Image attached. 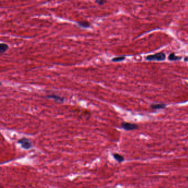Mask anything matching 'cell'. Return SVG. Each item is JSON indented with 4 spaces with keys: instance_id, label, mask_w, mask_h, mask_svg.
Segmentation results:
<instances>
[{
    "instance_id": "1",
    "label": "cell",
    "mask_w": 188,
    "mask_h": 188,
    "mask_svg": "<svg viewBox=\"0 0 188 188\" xmlns=\"http://www.w3.org/2000/svg\"><path fill=\"white\" fill-rule=\"evenodd\" d=\"M146 59L148 61H161L166 59V55L163 52H158L154 55H151L146 56Z\"/></svg>"
},
{
    "instance_id": "2",
    "label": "cell",
    "mask_w": 188,
    "mask_h": 188,
    "mask_svg": "<svg viewBox=\"0 0 188 188\" xmlns=\"http://www.w3.org/2000/svg\"><path fill=\"white\" fill-rule=\"evenodd\" d=\"M18 143L20 144L23 149H30L32 147V143L31 140L25 137L22 138L18 140Z\"/></svg>"
},
{
    "instance_id": "3",
    "label": "cell",
    "mask_w": 188,
    "mask_h": 188,
    "mask_svg": "<svg viewBox=\"0 0 188 188\" xmlns=\"http://www.w3.org/2000/svg\"><path fill=\"white\" fill-rule=\"evenodd\" d=\"M121 127L124 130L126 131H131V130H136L138 129V126L137 125L135 124L129 123L126 122H123L121 124Z\"/></svg>"
},
{
    "instance_id": "4",
    "label": "cell",
    "mask_w": 188,
    "mask_h": 188,
    "mask_svg": "<svg viewBox=\"0 0 188 188\" xmlns=\"http://www.w3.org/2000/svg\"><path fill=\"white\" fill-rule=\"evenodd\" d=\"M48 98H50V99H53L54 100L58 102H63L64 100V98L62 97H61L55 95V94H49L46 97Z\"/></svg>"
},
{
    "instance_id": "5",
    "label": "cell",
    "mask_w": 188,
    "mask_h": 188,
    "mask_svg": "<svg viewBox=\"0 0 188 188\" xmlns=\"http://www.w3.org/2000/svg\"><path fill=\"white\" fill-rule=\"evenodd\" d=\"M166 104L164 103H159V104H152L151 105V109L153 110H158V109H164L166 107Z\"/></svg>"
},
{
    "instance_id": "6",
    "label": "cell",
    "mask_w": 188,
    "mask_h": 188,
    "mask_svg": "<svg viewBox=\"0 0 188 188\" xmlns=\"http://www.w3.org/2000/svg\"><path fill=\"white\" fill-rule=\"evenodd\" d=\"M77 24L79 26H81L82 28H87L91 26V23L89 22H87L86 20L78 21L77 22Z\"/></svg>"
},
{
    "instance_id": "7",
    "label": "cell",
    "mask_w": 188,
    "mask_h": 188,
    "mask_svg": "<svg viewBox=\"0 0 188 188\" xmlns=\"http://www.w3.org/2000/svg\"><path fill=\"white\" fill-rule=\"evenodd\" d=\"M9 48V46L5 43H1L0 44V53L2 54L5 52H6Z\"/></svg>"
},
{
    "instance_id": "8",
    "label": "cell",
    "mask_w": 188,
    "mask_h": 188,
    "mask_svg": "<svg viewBox=\"0 0 188 188\" xmlns=\"http://www.w3.org/2000/svg\"><path fill=\"white\" fill-rule=\"evenodd\" d=\"M168 59L169 60H170V61H178V60H181L182 57L176 56L175 54L172 53L169 55Z\"/></svg>"
},
{
    "instance_id": "9",
    "label": "cell",
    "mask_w": 188,
    "mask_h": 188,
    "mask_svg": "<svg viewBox=\"0 0 188 188\" xmlns=\"http://www.w3.org/2000/svg\"><path fill=\"white\" fill-rule=\"evenodd\" d=\"M113 155L114 159L119 163H121V162H123L124 161V158L123 156H121L119 154L114 153Z\"/></svg>"
},
{
    "instance_id": "10",
    "label": "cell",
    "mask_w": 188,
    "mask_h": 188,
    "mask_svg": "<svg viewBox=\"0 0 188 188\" xmlns=\"http://www.w3.org/2000/svg\"><path fill=\"white\" fill-rule=\"evenodd\" d=\"M125 59V56H117V57H115L111 60V61L113 62H120L122 61Z\"/></svg>"
},
{
    "instance_id": "11",
    "label": "cell",
    "mask_w": 188,
    "mask_h": 188,
    "mask_svg": "<svg viewBox=\"0 0 188 188\" xmlns=\"http://www.w3.org/2000/svg\"><path fill=\"white\" fill-rule=\"evenodd\" d=\"M95 2L99 6H103L107 2L106 0H95Z\"/></svg>"
},
{
    "instance_id": "12",
    "label": "cell",
    "mask_w": 188,
    "mask_h": 188,
    "mask_svg": "<svg viewBox=\"0 0 188 188\" xmlns=\"http://www.w3.org/2000/svg\"><path fill=\"white\" fill-rule=\"evenodd\" d=\"M185 61H188V58H186L185 59Z\"/></svg>"
},
{
    "instance_id": "13",
    "label": "cell",
    "mask_w": 188,
    "mask_h": 188,
    "mask_svg": "<svg viewBox=\"0 0 188 188\" xmlns=\"http://www.w3.org/2000/svg\"><path fill=\"white\" fill-rule=\"evenodd\" d=\"M160 1H162V0H160Z\"/></svg>"
}]
</instances>
